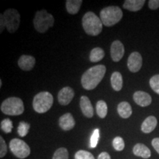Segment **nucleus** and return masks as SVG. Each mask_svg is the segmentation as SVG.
<instances>
[{"label": "nucleus", "mask_w": 159, "mask_h": 159, "mask_svg": "<svg viewBox=\"0 0 159 159\" xmlns=\"http://www.w3.org/2000/svg\"><path fill=\"white\" fill-rule=\"evenodd\" d=\"M106 72L104 65H97L91 67L83 73L81 77V84L86 90H93L99 84Z\"/></svg>", "instance_id": "nucleus-1"}, {"label": "nucleus", "mask_w": 159, "mask_h": 159, "mask_svg": "<svg viewBox=\"0 0 159 159\" xmlns=\"http://www.w3.org/2000/svg\"><path fill=\"white\" fill-rule=\"evenodd\" d=\"M21 22V15L16 9L6 10L3 14L0 16V33H2L5 28L10 33H13L19 29Z\"/></svg>", "instance_id": "nucleus-2"}, {"label": "nucleus", "mask_w": 159, "mask_h": 159, "mask_svg": "<svg viewBox=\"0 0 159 159\" xmlns=\"http://www.w3.org/2000/svg\"><path fill=\"white\" fill-rule=\"evenodd\" d=\"M82 25L86 34L91 36H97L102 30L103 24L100 18L93 12H87L82 19Z\"/></svg>", "instance_id": "nucleus-3"}, {"label": "nucleus", "mask_w": 159, "mask_h": 159, "mask_svg": "<svg viewBox=\"0 0 159 159\" xmlns=\"http://www.w3.org/2000/svg\"><path fill=\"white\" fill-rule=\"evenodd\" d=\"M123 13L118 6H108L100 11L99 18L105 27H112L121 21Z\"/></svg>", "instance_id": "nucleus-4"}, {"label": "nucleus", "mask_w": 159, "mask_h": 159, "mask_svg": "<svg viewBox=\"0 0 159 159\" xmlns=\"http://www.w3.org/2000/svg\"><path fill=\"white\" fill-rule=\"evenodd\" d=\"M55 19L53 16L46 10L37 11L33 19V25L36 30L40 33H44L53 27Z\"/></svg>", "instance_id": "nucleus-5"}, {"label": "nucleus", "mask_w": 159, "mask_h": 159, "mask_svg": "<svg viewBox=\"0 0 159 159\" xmlns=\"http://www.w3.org/2000/svg\"><path fill=\"white\" fill-rule=\"evenodd\" d=\"M1 111L3 114L9 116H19L24 113L25 105L19 97H9L2 102Z\"/></svg>", "instance_id": "nucleus-6"}, {"label": "nucleus", "mask_w": 159, "mask_h": 159, "mask_svg": "<svg viewBox=\"0 0 159 159\" xmlns=\"http://www.w3.org/2000/svg\"><path fill=\"white\" fill-rule=\"evenodd\" d=\"M53 101V96L48 91H41L33 98V109L39 114H43L52 108Z\"/></svg>", "instance_id": "nucleus-7"}, {"label": "nucleus", "mask_w": 159, "mask_h": 159, "mask_svg": "<svg viewBox=\"0 0 159 159\" xmlns=\"http://www.w3.org/2000/svg\"><path fill=\"white\" fill-rule=\"evenodd\" d=\"M11 151L17 158L23 159L30 154V148L25 142L19 139H13L9 144Z\"/></svg>", "instance_id": "nucleus-8"}, {"label": "nucleus", "mask_w": 159, "mask_h": 159, "mask_svg": "<svg viewBox=\"0 0 159 159\" xmlns=\"http://www.w3.org/2000/svg\"><path fill=\"white\" fill-rule=\"evenodd\" d=\"M142 57L140 53L138 52H134L128 57V68L131 72H138L142 68Z\"/></svg>", "instance_id": "nucleus-9"}, {"label": "nucleus", "mask_w": 159, "mask_h": 159, "mask_svg": "<svg viewBox=\"0 0 159 159\" xmlns=\"http://www.w3.org/2000/svg\"><path fill=\"white\" fill-rule=\"evenodd\" d=\"M75 97V91L72 88L66 86L61 89L57 94L58 102L62 105H68Z\"/></svg>", "instance_id": "nucleus-10"}, {"label": "nucleus", "mask_w": 159, "mask_h": 159, "mask_svg": "<svg viewBox=\"0 0 159 159\" xmlns=\"http://www.w3.org/2000/svg\"><path fill=\"white\" fill-rule=\"evenodd\" d=\"M125 54V47L119 40L114 41L111 46V56L114 62L121 61Z\"/></svg>", "instance_id": "nucleus-11"}, {"label": "nucleus", "mask_w": 159, "mask_h": 159, "mask_svg": "<svg viewBox=\"0 0 159 159\" xmlns=\"http://www.w3.org/2000/svg\"><path fill=\"white\" fill-rule=\"evenodd\" d=\"M134 100L137 105L141 107H147L152 102V97L148 93L142 91H137L134 93Z\"/></svg>", "instance_id": "nucleus-12"}, {"label": "nucleus", "mask_w": 159, "mask_h": 159, "mask_svg": "<svg viewBox=\"0 0 159 159\" xmlns=\"http://www.w3.org/2000/svg\"><path fill=\"white\" fill-rule=\"evenodd\" d=\"M80 106L83 115L87 118H92L94 116V108L88 97L82 96L80 100Z\"/></svg>", "instance_id": "nucleus-13"}, {"label": "nucleus", "mask_w": 159, "mask_h": 159, "mask_svg": "<svg viewBox=\"0 0 159 159\" xmlns=\"http://www.w3.org/2000/svg\"><path fill=\"white\" fill-rule=\"evenodd\" d=\"M35 64V59L34 57L31 55H23L19 57L18 61V65L19 68L22 69L23 71H28L33 69Z\"/></svg>", "instance_id": "nucleus-14"}, {"label": "nucleus", "mask_w": 159, "mask_h": 159, "mask_svg": "<svg viewBox=\"0 0 159 159\" xmlns=\"http://www.w3.org/2000/svg\"><path fill=\"white\" fill-rule=\"evenodd\" d=\"M59 125L63 130L68 131L74 128L75 121L74 117L70 113H66L60 117Z\"/></svg>", "instance_id": "nucleus-15"}, {"label": "nucleus", "mask_w": 159, "mask_h": 159, "mask_svg": "<svg viewBox=\"0 0 159 159\" xmlns=\"http://www.w3.org/2000/svg\"><path fill=\"white\" fill-rule=\"evenodd\" d=\"M157 125H158V121L156 117L154 116H150L147 117L142 122L141 129L144 134H150L156 129Z\"/></svg>", "instance_id": "nucleus-16"}, {"label": "nucleus", "mask_w": 159, "mask_h": 159, "mask_svg": "<svg viewBox=\"0 0 159 159\" xmlns=\"http://www.w3.org/2000/svg\"><path fill=\"white\" fill-rule=\"evenodd\" d=\"M133 152L136 156L142 157L144 159H148L151 156V151L144 144H136L133 149Z\"/></svg>", "instance_id": "nucleus-17"}, {"label": "nucleus", "mask_w": 159, "mask_h": 159, "mask_svg": "<svg viewBox=\"0 0 159 159\" xmlns=\"http://www.w3.org/2000/svg\"><path fill=\"white\" fill-rule=\"evenodd\" d=\"M144 0H126L123 4V7L132 12L139 11L144 5Z\"/></svg>", "instance_id": "nucleus-18"}, {"label": "nucleus", "mask_w": 159, "mask_h": 159, "mask_svg": "<svg viewBox=\"0 0 159 159\" xmlns=\"http://www.w3.org/2000/svg\"><path fill=\"white\" fill-rule=\"evenodd\" d=\"M117 111L122 118L128 119L132 115V107L128 102H122L117 106Z\"/></svg>", "instance_id": "nucleus-19"}, {"label": "nucleus", "mask_w": 159, "mask_h": 159, "mask_svg": "<svg viewBox=\"0 0 159 159\" xmlns=\"http://www.w3.org/2000/svg\"><path fill=\"white\" fill-rule=\"evenodd\" d=\"M111 83L113 89L116 91L122 90L123 86L122 75L119 71H114L111 77Z\"/></svg>", "instance_id": "nucleus-20"}, {"label": "nucleus", "mask_w": 159, "mask_h": 159, "mask_svg": "<svg viewBox=\"0 0 159 159\" xmlns=\"http://www.w3.org/2000/svg\"><path fill=\"white\" fill-rule=\"evenodd\" d=\"M82 0H67L66 2V7L69 14L75 15L78 13L82 5Z\"/></svg>", "instance_id": "nucleus-21"}, {"label": "nucleus", "mask_w": 159, "mask_h": 159, "mask_svg": "<svg viewBox=\"0 0 159 159\" xmlns=\"http://www.w3.org/2000/svg\"><path fill=\"white\" fill-rule=\"evenodd\" d=\"M105 57V52L102 48L100 47H96L94 48L91 51L90 53V59L91 62L92 63H96L100 61L101 60H102Z\"/></svg>", "instance_id": "nucleus-22"}, {"label": "nucleus", "mask_w": 159, "mask_h": 159, "mask_svg": "<svg viewBox=\"0 0 159 159\" xmlns=\"http://www.w3.org/2000/svg\"><path fill=\"white\" fill-rule=\"evenodd\" d=\"M97 114L100 118L104 119L108 114V105L103 100H99L97 102L96 105Z\"/></svg>", "instance_id": "nucleus-23"}, {"label": "nucleus", "mask_w": 159, "mask_h": 159, "mask_svg": "<svg viewBox=\"0 0 159 159\" xmlns=\"http://www.w3.org/2000/svg\"><path fill=\"white\" fill-rule=\"evenodd\" d=\"M52 159H69V152L66 148H61L55 150Z\"/></svg>", "instance_id": "nucleus-24"}, {"label": "nucleus", "mask_w": 159, "mask_h": 159, "mask_svg": "<svg viewBox=\"0 0 159 159\" xmlns=\"http://www.w3.org/2000/svg\"><path fill=\"white\" fill-rule=\"evenodd\" d=\"M30 128V125L29 123L25 122H19V127H18V134L21 137H25L27 135L29 132Z\"/></svg>", "instance_id": "nucleus-25"}, {"label": "nucleus", "mask_w": 159, "mask_h": 159, "mask_svg": "<svg viewBox=\"0 0 159 159\" xmlns=\"http://www.w3.org/2000/svg\"><path fill=\"white\" fill-rule=\"evenodd\" d=\"M13 128V122L10 119H5L1 122V129L5 134L11 133Z\"/></svg>", "instance_id": "nucleus-26"}, {"label": "nucleus", "mask_w": 159, "mask_h": 159, "mask_svg": "<svg viewBox=\"0 0 159 159\" xmlns=\"http://www.w3.org/2000/svg\"><path fill=\"white\" fill-rule=\"evenodd\" d=\"M113 147L116 151H122L125 148V142L120 136L115 137L113 140Z\"/></svg>", "instance_id": "nucleus-27"}, {"label": "nucleus", "mask_w": 159, "mask_h": 159, "mask_svg": "<svg viewBox=\"0 0 159 159\" xmlns=\"http://www.w3.org/2000/svg\"><path fill=\"white\" fill-rule=\"evenodd\" d=\"M75 159H95L91 152L85 150H78L75 155Z\"/></svg>", "instance_id": "nucleus-28"}, {"label": "nucleus", "mask_w": 159, "mask_h": 159, "mask_svg": "<svg viewBox=\"0 0 159 159\" xmlns=\"http://www.w3.org/2000/svg\"><path fill=\"white\" fill-rule=\"evenodd\" d=\"M150 85L155 92L159 94V75L152 76L150 80Z\"/></svg>", "instance_id": "nucleus-29"}, {"label": "nucleus", "mask_w": 159, "mask_h": 159, "mask_svg": "<svg viewBox=\"0 0 159 159\" xmlns=\"http://www.w3.org/2000/svg\"><path fill=\"white\" fill-rule=\"evenodd\" d=\"M99 129H95L93 133L92 136L91 137V148H96L99 142Z\"/></svg>", "instance_id": "nucleus-30"}, {"label": "nucleus", "mask_w": 159, "mask_h": 159, "mask_svg": "<svg viewBox=\"0 0 159 159\" xmlns=\"http://www.w3.org/2000/svg\"><path fill=\"white\" fill-rule=\"evenodd\" d=\"M7 152V144L5 141L4 140L2 136H0V158H3L5 156Z\"/></svg>", "instance_id": "nucleus-31"}, {"label": "nucleus", "mask_w": 159, "mask_h": 159, "mask_svg": "<svg viewBox=\"0 0 159 159\" xmlns=\"http://www.w3.org/2000/svg\"><path fill=\"white\" fill-rule=\"evenodd\" d=\"M148 6L151 10H156L159 7V0H150Z\"/></svg>", "instance_id": "nucleus-32"}, {"label": "nucleus", "mask_w": 159, "mask_h": 159, "mask_svg": "<svg viewBox=\"0 0 159 159\" xmlns=\"http://www.w3.org/2000/svg\"><path fill=\"white\" fill-rule=\"evenodd\" d=\"M152 145L155 150L159 154V138H155L152 139Z\"/></svg>", "instance_id": "nucleus-33"}, {"label": "nucleus", "mask_w": 159, "mask_h": 159, "mask_svg": "<svg viewBox=\"0 0 159 159\" xmlns=\"http://www.w3.org/2000/svg\"><path fill=\"white\" fill-rule=\"evenodd\" d=\"M98 159H111V156L107 152H102L99 154Z\"/></svg>", "instance_id": "nucleus-34"}, {"label": "nucleus", "mask_w": 159, "mask_h": 159, "mask_svg": "<svg viewBox=\"0 0 159 159\" xmlns=\"http://www.w3.org/2000/svg\"><path fill=\"white\" fill-rule=\"evenodd\" d=\"M2 80H0V87H2Z\"/></svg>", "instance_id": "nucleus-35"}]
</instances>
